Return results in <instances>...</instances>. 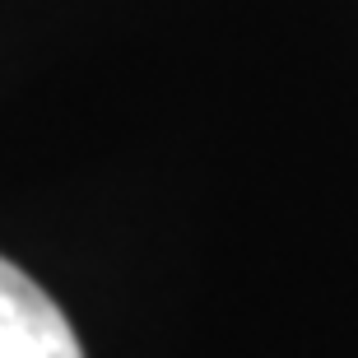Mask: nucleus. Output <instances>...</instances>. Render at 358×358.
Listing matches in <instances>:
<instances>
[{
	"mask_svg": "<svg viewBox=\"0 0 358 358\" xmlns=\"http://www.w3.org/2000/svg\"><path fill=\"white\" fill-rule=\"evenodd\" d=\"M0 358H84L66 312L0 256Z\"/></svg>",
	"mask_w": 358,
	"mask_h": 358,
	"instance_id": "nucleus-1",
	"label": "nucleus"
}]
</instances>
